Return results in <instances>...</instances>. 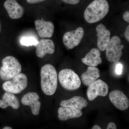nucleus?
<instances>
[{"label":"nucleus","mask_w":129,"mask_h":129,"mask_svg":"<svg viewBox=\"0 0 129 129\" xmlns=\"http://www.w3.org/2000/svg\"><path fill=\"white\" fill-rule=\"evenodd\" d=\"M123 18L124 21L129 22V11L125 12L123 15Z\"/></svg>","instance_id":"nucleus-24"},{"label":"nucleus","mask_w":129,"mask_h":129,"mask_svg":"<svg viewBox=\"0 0 129 129\" xmlns=\"http://www.w3.org/2000/svg\"><path fill=\"white\" fill-rule=\"evenodd\" d=\"M28 3L30 4H35L44 1L45 0H26Z\"/></svg>","instance_id":"nucleus-25"},{"label":"nucleus","mask_w":129,"mask_h":129,"mask_svg":"<svg viewBox=\"0 0 129 129\" xmlns=\"http://www.w3.org/2000/svg\"><path fill=\"white\" fill-rule=\"evenodd\" d=\"M39 100L40 97L37 93L29 92L23 96L21 102L23 105L29 106L33 114L36 115L39 113L41 106Z\"/></svg>","instance_id":"nucleus-12"},{"label":"nucleus","mask_w":129,"mask_h":129,"mask_svg":"<svg viewBox=\"0 0 129 129\" xmlns=\"http://www.w3.org/2000/svg\"><path fill=\"white\" fill-rule=\"evenodd\" d=\"M96 30L98 37V47L100 51L106 50L111 40V32L102 23L97 26Z\"/></svg>","instance_id":"nucleus-9"},{"label":"nucleus","mask_w":129,"mask_h":129,"mask_svg":"<svg viewBox=\"0 0 129 129\" xmlns=\"http://www.w3.org/2000/svg\"><path fill=\"white\" fill-rule=\"evenodd\" d=\"M36 29L38 35L42 38H51L53 36L54 26L50 21H46L42 18L37 19L35 22Z\"/></svg>","instance_id":"nucleus-11"},{"label":"nucleus","mask_w":129,"mask_h":129,"mask_svg":"<svg viewBox=\"0 0 129 129\" xmlns=\"http://www.w3.org/2000/svg\"><path fill=\"white\" fill-rule=\"evenodd\" d=\"M84 35V31L82 27L78 28L76 30L69 31L64 34L63 42L67 48L72 49L80 44Z\"/></svg>","instance_id":"nucleus-8"},{"label":"nucleus","mask_w":129,"mask_h":129,"mask_svg":"<svg viewBox=\"0 0 129 129\" xmlns=\"http://www.w3.org/2000/svg\"><path fill=\"white\" fill-rule=\"evenodd\" d=\"M58 78L63 88L68 90L78 89L81 85V81L78 75L70 69L61 70L58 74Z\"/></svg>","instance_id":"nucleus-4"},{"label":"nucleus","mask_w":129,"mask_h":129,"mask_svg":"<svg viewBox=\"0 0 129 129\" xmlns=\"http://www.w3.org/2000/svg\"><path fill=\"white\" fill-rule=\"evenodd\" d=\"M63 2L70 5H75L78 4L80 0H62Z\"/></svg>","instance_id":"nucleus-23"},{"label":"nucleus","mask_w":129,"mask_h":129,"mask_svg":"<svg viewBox=\"0 0 129 129\" xmlns=\"http://www.w3.org/2000/svg\"><path fill=\"white\" fill-rule=\"evenodd\" d=\"M38 38L35 36L27 35L22 37L20 39L21 45L24 46L28 47L36 46L39 42Z\"/></svg>","instance_id":"nucleus-20"},{"label":"nucleus","mask_w":129,"mask_h":129,"mask_svg":"<svg viewBox=\"0 0 129 129\" xmlns=\"http://www.w3.org/2000/svg\"><path fill=\"white\" fill-rule=\"evenodd\" d=\"M2 66L0 68V77L4 81L12 79L20 73L21 65L18 60L12 56H8L3 58Z\"/></svg>","instance_id":"nucleus-3"},{"label":"nucleus","mask_w":129,"mask_h":129,"mask_svg":"<svg viewBox=\"0 0 129 129\" xmlns=\"http://www.w3.org/2000/svg\"><path fill=\"white\" fill-rule=\"evenodd\" d=\"M121 40L117 36H114L110 40V42L106 50L107 60L111 62H116L120 60L123 55V45H121Z\"/></svg>","instance_id":"nucleus-6"},{"label":"nucleus","mask_w":129,"mask_h":129,"mask_svg":"<svg viewBox=\"0 0 129 129\" xmlns=\"http://www.w3.org/2000/svg\"><path fill=\"white\" fill-rule=\"evenodd\" d=\"M109 9V5L107 0H95L86 9L84 17L87 22L95 23L104 18Z\"/></svg>","instance_id":"nucleus-2"},{"label":"nucleus","mask_w":129,"mask_h":129,"mask_svg":"<svg viewBox=\"0 0 129 129\" xmlns=\"http://www.w3.org/2000/svg\"><path fill=\"white\" fill-rule=\"evenodd\" d=\"M41 85L43 92L47 95L55 94L57 88V72L53 65H44L41 70Z\"/></svg>","instance_id":"nucleus-1"},{"label":"nucleus","mask_w":129,"mask_h":129,"mask_svg":"<svg viewBox=\"0 0 129 129\" xmlns=\"http://www.w3.org/2000/svg\"><path fill=\"white\" fill-rule=\"evenodd\" d=\"M9 107L14 109H18L20 107V104L15 95L6 91L3 95L2 100H0V107L5 109Z\"/></svg>","instance_id":"nucleus-19"},{"label":"nucleus","mask_w":129,"mask_h":129,"mask_svg":"<svg viewBox=\"0 0 129 129\" xmlns=\"http://www.w3.org/2000/svg\"><path fill=\"white\" fill-rule=\"evenodd\" d=\"M3 129H12V128L11 127L6 126V127H4Z\"/></svg>","instance_id":"nucleus-27"},{"label":"nucleus","mask_w":129,"mask_h":129,"mask_svg":"<svg viewBox=\"0 0 129 129\" xmlns=\"http://www.w3.org/2000/svg\"><path fill=\"white\" fill-rule=\"evenodd\" d=\"M109 98L111 102L118 109L125 111L128 108V98L122 91L118 90L112 91L109 94Z\"/></svg>","instance_id":"nucleus-10"},{"label":"nucleus","mask_w":129,"mask_h":129,"mask_svg":"<svg viewBox=\"0 0 129 129\" xmlns=\"http://www.w3.org/2000/svg\"><path fill=\"white\" fill-rule=\"evenodd\" d=\"M36 47V55L40 58L44 57L47 54H53L55 51V44L50 39L41 40Z\"/></svg>","instance_id":"nucleus-14"},{"label":"nucleus","mask_w":129,"mask_h":129,"mask_svg":"<svg viewBox=\"0 0 129 129\" xmlns=\"http://www.w3.org/2000/svg\"><path fill=\"white\" fill-rule=\"evenodd\" d=\"M88 102L83 97L75 96L71 99L63 100L61 102V107H67L81 110L83 108L88 106Z\"/></svg>","instance_id":"nucleus-16"},{"label":"nucleus","mask_w":129,"mask_h":129,"mask_svg":"<svg viewBox=\"0 0 129 129\" xmlns=\"http://www.w3.org/2000/svg\"><path fill=\"white\" fill-rule=\"evenodd\" d=\"M58 113V119L62 121L79 118L83 115V112L81 110L64 107L59 108Z\"/></svg>","instance_id":"nucleus-17"},{"label":"nucleus","mask_w":129,"mask_h":129,"mask_svg":"<svg viewBox=\"0 0 129 129\" xmlns=\"http://www.w3.org/2000/svg\"><path fill=\"white\" fill-rule=\"evenodd\" d=\"M117 125L113 122H111L109 123L107 129H117ZM92 129H102L99 125H94L92 127Z\"/></svg>","instance_id":"nucleus-21"},{"label":"nucleus","mask_w":129,"mask_h":129,"mask_svg":"<svg viewBox=\"0 0 129 129\" xmlns=\"http://www.w3.org/2000/svg\"><path fill=\"white\" fill-rule=\"evenodd\" d=\"M107 84L102 80H96L91 84L87 91V96L89 101L94 100L98 96H106L108 92Z\"/></svg>","instance_id":"nucleus-7"},{"label":"nucleus","mask_w":129,"mask_h":129,"mask_svg":"<svg viewBox=\"0 0 129 129\" xmlns=\"http://www.w3.org/2000/svg\"><path fill=\"white\" fill-rule=\"evenodd\" d=\"M124 36L125 39H127V41H129V25L127 26L125 31L124 32Z\"/></svg>","instance_id":"nucleus-26"},{"label":"nucleus","mask_w":129,"mask_h":129,"mask_svg":"<svg viewBox=\"0 0 129 129\" xmlns=\"http://www.w3.org/2000/svg\"><path fill=\"white\" fill-rule=\"evenodd\" d=\"M4 6L9 17L12 19L21 18L24 14L23 8L16 0H7Z\"/></svg>","instance_id":"nucleus-13"},{"label":"nucleus","mask_w":129,"mask_h":129,"mask_svg":"<svg viewBox=\"0 0 129 129\" xmlns=\"http://www.w3.org/2000/svg\"><path fill=\"white\" fill-rule=\"evenodd\" d=\"M28 84L27 76L23 73L19 74L12 80L7 81L3 84V88L7 92L17 94L25 89Z\"/></svg>","instance_id":"nucleus-5"},{"label":"nucleus","mask_w":129,"mask_h":129,"mask_svg":"<svg viewBox=\"0 0 129 129\" xmlns=\"http://www.w3.org/2000/svg\"><path fill=\"white\" fill-rule=\"evenodd\" d=\"M123 70V66L120 63H118L117 64L115 68V73L118 75H120L122 74Z\"/></svg>","instance_id":"nucleus-22"},{"label":"nucleus","mask_w":129,"mask_h":129,"mask_svg":"<svg viewBox=\"0 0 129 129\" xmlns=\"http://www.w3.org/2000/svg\"><path fill=\"white\" fill-rule=\"evenodd\" d=\"M100 70L96 67L89 66L87 70L81 76V80L84 84L89 86L100 77Z\"/></svg>","instance_id":"nucleus-18"},{"label":"nucleus","mask_w":129,"mask_h":129,"mask_svg":"<svg viewBox=\"0 0 129 129\" xmlns=\"http://www.w3.org/2000/svg\"><path fill=\"white\" fill-rule=\"evenodd\" d=\"M1 21H0V34L1 33Z\"/></svg>","instance_id":"nucleus-28"},{"label":"nucleus","mask_w":129,"mask_h":129,"mask_svg":"<svg viewBox=\"0 0 129 129\" xmlns=\"http://www.w3.org/2000/svg\"><path fill=\"white\" fill-rule=\"evenodd\" d=\"M101 51L98 48H93L81 59L84 64L90 67H96L102 63Z\"/></svg>","instance_id":"nucleus-15"}]
</instances>
